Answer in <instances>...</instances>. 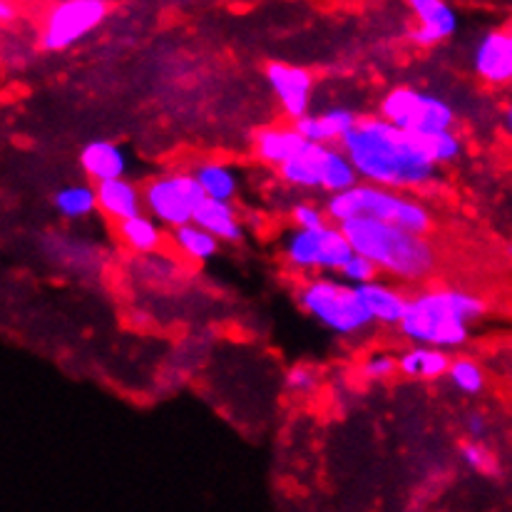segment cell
I'll list each match as a JSON object with an SVG mask.
<instances>
[{
  "label": "cell",
  "instance_id": "obj_23",
  "mask_svg": "<svg viewBox=\"0 0 512 512\" xmlns=\"http://www.w3.org/2000/svg\"><path fill=\"white\" fill-rule=\"evenodd\" d=\"M172 244H174V249H177L179 256H184L187 261H194V264H204V261H209L217 256L219 244L222 242L192 222V224H187V227L174 229Z\"/></svg>",
  "mask_w": 512,
  "mask_h": 512
},
{
  "label": "cell",
  "instance_id": "obj_19",
  "mask_svg": "<svg viewBox=\"0 0 512 512\" xmlns=\"http://www.w3.org/2000/svg\"><path fill=\"white\" fill-rule=\"evenodd\" d=\"M115 234L127 252L140 256L157 254L165 244L162 224H157L150 214H140V217L115 224Z\"/></svg>",
  "mask_w": 512,
  "mask_h": 512
},
{
  "label": "cell",
  "instance_id": "obj_13",
  "mask_svg": "<svg viewBox=\"0 0 512 512\" xmlns=\"http://www.w3.org/2000/svg\"><path fill=\"white\" fill-rule=\"evenodd\" d=\"M97 189V209L105 219L120 224L127 219H135L145 214V197L142 189L130 179H110V182L95 184Z\"/></svg>",
  "mask_w": 512,
  "mask_h": 512
},
{
  "label": "cell",
  "instance_id": "obj_15",
  "mask_svg": "<svg viewBox=\"0 0 512 512\" xmlns=\"http://www.w3.org/2000/svg\"><path fill=\"white\" fill-rule=\"evenodd\" d=\"M358 117L361 115H356L348 107H329L319 115L309 112L299 122H294V127L309 145H341L348 132L356 127Z\"/></svg>",
  "mask_w": 512,
  "mask_h": 512
},
{
  "label": "cell",
  "instance_id": "obj_27",
  "mask_svg": "<svg viewBox=\"0 0 512 512\" xmlns=\"http://www.w3.org/2000/svg\"><path fill=\"white\" fill-rule=\"evenodd\" d=\"M428 152H430V160H433L438 167L448 165V162H455L460 155H463V140H460L453 130L440 132V135H430Z\"/></svg>",
  "mask_w": 512,
  "mask_h": 512
},
{
  "label": "cell",
  "instance_id": "obj_30",
  "mask_svg": "<svg viewBox=\"0 0 512 512\" xmlns=\"http://www.w3.org/2000/svg\"><path fill=\"white\" fill-rule=\"evenodd\" d=\"M339 276L346 284L351 286H363V284H371V281H376L378 276V269L371 264V261L366 259V256H358L353 254L351 259L346 261V266L339 271Z\"/></svg>",
  "mask_w": 512,
  "mask_h": 512
},
{
  "label": "cell",
  "instance_id": "obj_22",
  "mask_svg": "<svg viewBox=\"0 0 512 512\" xmlns=\"http://www.w3.org/2000/svg\"><path fill=\"white\" fill-rule=\"evenodd\" d=\"M192 177L199 182L204 197L212 199V202L232 204L239 192V174L234 167L224 165V162H199L192 170Z\"/></svg>",
  "mask_w": 512,
  "mask_h": 512
},
{
  "label": "cell",
  "instance_id": "obj_11",
  "mask_svg": "<svg viewBox=\"0 0 512 512\" xmlns=\"http://www.w3.org/2000/svg\"><path fill=\"white\" fill-rule=\"evenodd\" d=\"M473 73L485 85H512V33L505 28L490 30L478 40L473 53Z\"/></svg>",
  "mask_w": 512,
  "mask_h": 512
},
{
  "label": "cell",
  "instance_id": "obj_7",
  "mask_svg": "<svg viewBox=\"0 0 512 512\" xmlns=\"http://www.w3.org/2000/svg\"><path fill=\"white\" fill-rule=\"evenodd\" d=\"M142 197H145V212H150V217L165 229H170V232L192 224L197 209L207 202L192 172H172L152 177L142 187Z\"/></svg>",
  "mask_w": 512,
  "mask_h": 512
},
{
  "label": "cell",
  "instance_id": "obj_17",
  "mask_svg": "<svg viewBox=\"0 0 512 512\" xmlns=\"http://www.w3.org/2000/svg\"><path fill=\"white\" fill-rule=\"evenodd\" d=\"M80 167L95 184L122 179L127 172V157L120 145L110 140L87 142L80 152Z\"/></svg>",
  "mask_w": 512,
  "mask_h": 512
},
{
  "label": "cell",
  "instance_id": "obj_3",
  "mask_svg": "<svg viewBox=\"0 0 512 512\" xmlns=\"http://www.w3.org/2000/svg\"><path fill=\"white\" fill-rule=\"evenodd\" d=\"M348 244L358 256H366L378 271L401 281H423L438 266V254L428 237L406 232L393 224L358 217L341 224Z\"/></svg>",
  "mask_w": 512,
  "mask_h": 512
},
{
  "label": "cell",
  "instance_id": "obj_5",
  "mask_svg": "<svg viewBox=\"0 0 512 512\" xmlns=\"http://www.w3.org/2000/svg\"><path fill=\"white\" fill-rule=\"evenodd\" d=\"M296 301L311 319L343 339L366 334L373 326L371 314L361 304L356 286L346 284L343 279H334V276L306 279L296 291Z\"/></svg>",
  "mask_w": 512,
  "mask_h": 512
},
{
  "label": "cell",
  "instance_id": "obj_6",
  "mask_svg": "<svg viewBox=\"0 0 512 512\" xmlns=\"http://www.w3.org/2000/svg\"><path fill=\"white\" fill-rule=\"evenodd\" d=\"M378 115L391 125L421 137L450 132L455 125V112L448 102L416 87H396L386 92L378 105Z\"/></svg>",
  "mask_w": 512,
  "mask_h": 512
},
{
  "label": "cell",
  "instance_id": "obj_33",
  "mask_svg": "<svg viewBox=\"0 0 512 512\" xmlns=\"http://www.w3.org/2000/svg\"><path fill=\"white\" fill-rule=\"evenodd\" d=\"M10 18H15V5H10L8 0H3V3H0V20L8 23Z\"/></svg>",
  "mask_w": 512,
  "mask_h": 512
},
{
  "label": "cell",
  "instance_id": "obj_9",
  "mask_svg": "<svg viewBox=\"0 0 512 512\" xmlns=\"http://www.w3.org/2000/svg\"><path fill=\"white\" fill-rule=\"evenodd\" d=\"M110 13L105 0H60L50 5L40 28V48L48 53H63L85 40L102 25Z\"/></svg>",
  "mask_w": 512,
  "mask_h": 512
},
{
  "label": "cell",
  "instance_id": "obj_24",
  "mask_svg": "<svg viewBox=\"0 0 512 512\" xmlns=\"http://www.w3.org/2000/svg\"><path fill=\"white\" fill-rule=\"evenodd\" d=\"M53 207L58 209L60 217L73 219V222L90 217V214L100 212L97 209V189L92 184H68V187L55 192Z\"/></svg>",
  "mask_w": 512,
  "mask_h": 512
},
{
  "label": "cell",
  "instance_id": "obj_21",
  "mask_svg": "<svg viewBox=\"0 0 512 512\" xmlns=\"http://www.w3.org/2000/svg\"><path fill=\"white\" fill-rule=\"evenodd\" d=\"M329 145H306L301 155L279 167V179L296 189H321V170H324V155Z\"/></svg>",
  "mask_w": 512,
  "mask_h": 512
},
{
  "label": "cell",
  "instance_id": "obj_4",
  "mask_svg": "<svg viewBox=\"0 0 512 512\" xmlns=\"http://www.w3.org/2000/svg\"><path fill=\"white\" fill-rule=\"evenodd\" d=\"M324 212L329 222L339 224V227L358 217L393 224V227H401L406 232L418 234V237H428L435 227L433 214L426 204L413 197H403L401 192H393V189H383L366 182H358L348 192L326 199Z\"/></svg>",
  "mask_w": 512,
  "mask_h": 512
},
{
  "label": "cell",
  "instance_id": "obj_26",
  "mask_svg": "<svg viewBox=\"0 0 512 512\" xmlns=\"http://www.w3.org/2000/svg\"><path fill=\"white\" fill-rule=\"evenodd\" d=\"M460 458L470 470L480 475H495L498 473V460H495L493 450L483 443V440H468L460 448Z\"/></svg>",
  "mask_w": 512,
  "mask_h": 512
},
{
  "label": "cell",
  "instance_id": "obj_32",
  "mask_svg": "<svg viewBox=\"0 0 512 512\" xmlns=\"http://www.w3.org/2000/svg\"><path fill=\"white\" fill-rule=\"evenodd\" d=\"M485 430H488V418H485L483 413H470L468 416L470 440H483Z\"/></svg>",
  "mask_w": 512,
  "mask_h": 512
},
{
  "label": "cell",
  "instance_id": "obj_16",
  "mask_svg": "<svg viewBox=\"0 0 512 512\" xmlns=\"http://www.w3.org/2000/svg\"><path fill=\"white\" fill-rule=\"evenodd\" d=\"M361 304L371 314L373 324L381 326H401L403 314L408 309V299L411 296L403 294L398 286L386 284V281H371V284L356 286Z\"/></svg>",
  "mask_w": 512,
  "mask_h": 512
},
{
  "label": "cell",
  "instance_id": "obj_28",
  "mask_svg": "<svg viewBox=\"0 0 512 512\" xmlns=\"http://www.w3.org/2000/svg\"><path fill=\"white\" fill-rule=\"evenodd\" d=\"M291 222H294V229L299 232H316V229L329 227V217L321 207L311 202H299L291 207Z\"/></svg>",
  "mask_w": 512,
  "mask_h": 512
},
{
  "label": "cell",
  "instance_id": "obj_35",
  "mask_svg": "<svg viewBox=\"0 0 512 512\" xmlns=\"http://www.w3.org/2000/svg\"><path fill=\"white\" fill-rule=\"evenodd\" d=\"M510 33H512V28H510Z\"/></svg>",
  "mask_w": 512,
  "mask_h": 512
},
{
  "label": "cell",
  "instance_id": "obj_12",
  "mask_svg": "<svg viewBox=\"0 0 512 512\" xmlns=\"http://www.w3.org/2000/svg\"><path fill=\"white\" fill-rule=\"evenodd\" d=\"M411 10L416 23L408 30V38L418 48H433L458 33V13L443 0H413Z\"/></svg>",
  "mask_w": 512,
  "mask_h": 512
},
{
  "label": "cell",
  "instance_id": "obj_29",
  "mask_svg": "<svg viewBox=\"0 0 512 512\" xmlns=\"http://www.w3.org/2000/svg\"><path fill=\"white\" fill-rule=\"evenodd\" d=\"M393 373H398V358L391 353H371V356L363 358L361 363V376L366 381H386Z\"/></svg>",
  "mask_w": 512,
  "mask_h": 512
},
{
  "label": "cell",
  "instance_id": "obj_25",
  "mask_svg": "<svg viewBox=\"0 0 512 512\" xmlns=\"http://www.w3.org/2000/svg\"><path fill=\"white\" fill-rule=\"evenodd\" d=\"M448 378L460 393H465V396H478V393H483V388H485L483 366L468 356H458L450 361Z\"/></svg>",
  "mask_w": 512,
  "mask_h": 512
},
{
  "label": "cell",
  "instance_id": "obj_20",
  "mask_svg": "<svg viewBox=\"0 0 512 512\" xmlns=\"http://www.w3.org/2000/svg\"><path fill=\"white\" fill-rule=\"evenodd\" d=\"M450 361L453 358L445 351L428 346H411L398 356V373L418 381H435L440 376H448Z\"/></svg>",
  "mask_w": 512,
  "mask_h": 512
},
{
  "label": "cell",
  "instance_id": "obj_10",
  "mask_svg": "<svg viewBox=\"0 0 512 512\" xmlns=\"http://www.w3.org/2000/svg\"><path fill=\"white\" fill-rule=\"evenodd\" d=\"M264 75L266 83L274 90L276 100H279L281 110L291 120V125L309 115L311 90H314V75L309 70L301 68V65L274 60V63L266 65Z\"/></svg>",
  "mask_w": 512,
  "mask_h": 512
},
{
  "label": "cell",
  "instance_id": "obj_1",
  "mask_svg": "<svg viewBox=\"0 0 512 512\" xmlns=\"http://www.w3.org/2000/svg\"><path fill=\"white\" fill-rule=\"evenodd\" d=\"M341 150L356 167L358 179L393 192L430 187L438 177V165L430 160L428 137L401 130L381 115L358 117L356 127L341 142Z\"/></svg>",
  "mask_w": 512,
  "mask_h": 512
},
{
  "label": "cell",
  "instance_id": "obj_2",
  "mask_svg": "<svg viewBox=\"0 0 512 512\" xmlns=\"http://www.w3.org/2000/svg\"><path fill=\"white\" fill-rule=\"evenodd\" d=\"M485 314L488 304L473 291L423 289L421 294L408 299V309L398 331L413 346L450 351L468 343L470 324L483 319Z\"/></svg>",
  "mask_w": 512,
  "mask_h": 512
},
{
  "label": "cell",
  "instance_id": "obj_14",
  "mask_svg": "<svg viewBox=\"0 0 512 512\" xmlns=\"http://www.w3.org/2000/svg\"><path fill=\"white\" fill-rule=\"evenodd\" d=\"M309 142L301 137V132L296 130L294 125H286V127H261L256 130L254 140H252V150L254 157L259 162L269 167H284L286 162L294 160L296 155L306 150Z\"/></svg>",
  "mask_w": 512,
  "mask_h": 512
},
{
  "label": "cell",
  "instance_id": "obj_18",
  "mask_svg": "<svg viewBox=\"0 0 512 512\" xmlns=\"http://www.w3.org/2000/svg\"><path fill=\"white\" fill-rule=\"evenodd\" d=\"M194 224L212 234V237H217L219 242L237 244L244 239L242 219H239L234 204L229 202H212V199H207L197 209V214H194Z\"/></svg>",
  "mask_w": 512,
  "mask_h": 512
},
{
  "label": "cell",
  "instance_id": "obj_8",
  "mask_svg": "<svg viewBox=\"0 0 512 512\" xmlns=\"http://www.w3.org/2000/svg\"><path fill=\"white\" fill-rule=\"evenodd\" d=\"M281 252L291 269L314 276H324V271L339 274L346 261L356 254L339 224H329L316 232L294 229L291 234H286Z\"/></svg>",
  "mask_w": 512,
  "mask_h": 512
},
{
  "label": "cell",
  "instance_id": "obj_31",
  "mask_svg": "<svg viewBox=\"0 0 512 512\" xmlns=\"http://www.w3.org/2000/svg\"><path fill=\"white\" fill-rule=\"evenodd\" d=\"M284 383H286V391L306 396V393H314L316 386H319V371L311 366H294L286 371Z\"/></svg>",
  "mask_w": 512,
  "mask_h": 512
},
{
  "label": "cell",
  "instance_id": "obj_34",
  "mask_svg": "<svg viewBox=\"0 0 512 512\" xmlns=\"http://www.w3.org/2000/svg\"><path fill=\"white\" fill-rule=\"evenodd\" d=\"M505 130H508V135H512V100H510L508 110H505Z\"/></svg>",
  "mask_w": 512,
  "mask_h": 512
}]
</instances>
